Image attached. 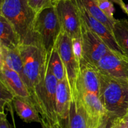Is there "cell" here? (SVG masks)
<instances>
[{
  "mask_svg": "<svg viewBox=\"0 0 128 128\" xmlns=\"http://www.w3.org/2000/svg\"><path fill=\"white\" fill-rule=\"evenodd\" d=\"M14 108L19 117L27 123L38 122L41 124V117L36 107L30 102L22 98L15 97L12 101Z\"/></svg>",
  "mask_w": 128,
  "mask_h": 128,
  "instance_id": "cell-17",
  "label": "cell"
},
{
  "mask_svg": "<svg viewBox=\"0 0 128 128\" xmlns=\"http://www.w3.org/2000/svg\"><path fill=\"white\" fill-rule=\"evenodd\" d=\"M62 30L72 39L81 37V19L76 0H60L55 4Z\"/></svg>",
  "mask_w": 128,
  "mask_h": 128,
  "instance_id": "cell-7",
  "label": "cell"
},
{
  "mask_svg": "<svg viewBox=\"0 0 128 128\" xmlns=\"http://www.w3.org/2000/svg\"><path fill=\"white\" fill-rule=\"evenodd\" d=\"M96 68L110 76L128 79V57L121 53L110 50L101 58Z\"/></svg>",
  "mask_w": 128,
  "mask_h": 128,
  "instance_id": "cell-10",
  "label": "cell"
},
{
  "mask_svg": "<svg viewBox=\"0 0 128 128\" xmlns=\"http://www.w3.org/2000/svg\"><path fill=\"white\" fill-rule=\"evenodd\" d=\"M34 31L39 44L46 53H51L62 31L55 6L46 8L38 13Z\"/></svg>",
  "mask_w": 128,
  "mask_h": 128,
  "instance_id": "cell-5",
  "label": "cell"
},
{
  "mask_svg": "<svg viewBox=\"0 0 128 128\" xmlns=\"http://www.w3.org/2000/svg\"><path fill=\"white\" fill-rule=\"evenodd\" d=\"M60 1V0H56V3L57 2V1Z\"/></svg>",
  "mask_w": 128,
  "mask_h": 128,
  "instance_id": "cell-32",
  "label": "cell"
},
{
  "mask_svg": "<svg viewBox=\"0 0 128 128\" xmlns=\"http://www.w3.org/2000/svg\"><path fill=\"white\" fill-rule=\"evenodd\" d=\"M76 1L78 7L80 18L82 22L91 31L98 35L112 51L123 54L118 45L112 31H110L102 23L92 17L86 10L81 0Z\"/></svg>",
  "mask_w": 128,
  "mask_h": 128,
  "instance_id": "cell-9",
  "label": "cell"
},
{
  "mask_svg": "<svg viewBox=\"0 0 128 128\" xmlns=\"http://www.w3.org/2000/svg\"><path fill=\"white\" fill-rule=\"evenodd\" d=\"M100 79L96 67L86 62L83 58L80 64V72L76 82L78 95L84 92H92L99 96Z\"/></svg>",
  "mask_w": 128,
  "mask_h": 128,
  "instance_id": "cell-11",
  "label": "cell"
},
{
  "mask_svg": "<svg viewBox=\"0 0 128 128\" xmlns=\"http://www.w3.org/2000/svg\"><path fill=\"white\" fill-rule=\"evenodd\" d=\"M64 128H90L87 114L78 97H71L68 121Z\"/></svg>",
  "mask_w": 128,
  "mask_h": 128,
  "instance_id": "cell-15",
  "label": "cell"
},
{
  "mask_svg": "<svg viewBox=\"0 0 128 128\" xmlns=\"http://www.w3.org/2000/svg\"><path fill=\"white\" fill-rule=\"evenodd\" d=\"M122 120H124V122L125 124H126V125H127L128 127V112L126 113V114L124 115V116L122 117Z\"/></svg>",
  "mask_w": 128,
  "mask_h": 128,
  "instance_id": "cell-30",
  "label": "cell"
},
{
  "mask_svg": "<svg viewBox=\"0 0 128 128\" xmlns=\"http://www.w3.org/2000/svg\"><path fill=\"white\" fill-rule=\"evenodd\" d=\"M112 2L116 3V4L120 5L121 8H122V10L124 11V12H125V11H126V5H125V3L123 2L122 0H112Z\"/></svg>",
  "mask_w": 128,
  "mask_h": 128,
  "instance_id": "cell-29",
  "label": "cell"
},
{
  "mask_svg": "<svg viewBox=\"0 0 128 128\" xmlns=\"http://www.w3.org/2000/svg\"><path fill=\"white\" fill-rule=\"evenodd\" d=\"M99 7L101 11L112 21H115L116 19L114 17V8L111 0H96Z\"/></svg>",
  "mask_w": 128,
  "mask_h": 128,
  "instance_id": "cell-23",
  "label": "cell"
},
{
  "mask_svg": "<svg viewBox=\"0 0 128 128\" xmlns=\"http://www.w3.org/2000/svg\"><path fill=\"white\" fill-rule=\"evenodd\" d=\"M0 46L11 49L18 48L21 45L20 36L10 21L0 15Z\"/></svg>",
  "mask_w": 128,
  "mask_h": 128,
  "instance_id": "cell-16",
  "label": "cell"
},
{
  "mask_svg": "<svg viewBox=\"0 0 128 128\" xmlns=\"http://www.w3.org/2000/svg\"><path fill=\"white\" fill-rule=\"evenodd\" d=\"M0 15L14 28L20 36L21 45H40L34 31L37 13L30 6L28 0H1Z\"/></svg>",
  "mask_w": 128,
  "mask_h": 128,
  "instance_id": "cell-1",
  "label": "cell"
},
{
  "mask_svg": "<svg viewBox=\"0 0 128 128\" xmlns=\"http://www.w3.org/2000/svg\"><path fill=\"white\" fill-rule=\"evenodd\" d=\"M0 65H4L21 75L22 61L20 49L0 46Z\"/></svg>",
  "mask_w": 128,
  "mask_h": 128,
  "instance_id": "cell-18",
  "label": "cell"
},
{
  "mask_svg": "<svg viewBox=\"0 0 128 128\" xmlns=\"http://www.w3.org/2000/svg\"><path fill=\"white\" fill-rule=\"evenodd\" d=\"M0 128H12L6 118L4 112H0Z\"/></svg>",
  "mask_w": 128,
  "mask_h": 128,
  "instance_id": "cell-27",
  "label": "cell"
},
{
  "mask_svg": "<svg viewBox=\"0 0 128 128\" xmlns=\"http://www.w3.org/2000/svg\"><path fill=\"white\" fill-rule=\"evenodd\" d=\"M98 72L99 97L104 107L110 115L122 117L128 112V79L114 77L99 70Z\"/></svg>",
  "mask_w": 128,
  "mask_h": 128,
  "instance_id": "cell-2",
  "label": "cell"
},
{
  "mask_svg": "<svg viewBox=\"0 0 128 128\" xmlns=\"http://www.w3.org/2000/svg\"><path fill=\"white\" fill-rule=\"evenodd\" d=\"M112 33L122 52L128 57V21L126 20H116Z\"/></svg>",
  "mask_w": 128,
  "mask_h": 128,
  "instance_id": "cell-19",
  "label": "cell"
},
{
  "mask_svg": "<svg viewBox=\"0 0 128 128\" xmlns=\"http://www.w3.org/2000/svg\"><path fill=\"white\" fill-rule=\"evenodd\" d=\"M55 46L64 67L66 78L70 87L71 97L78 99L76 82L80 72V63L74 54L72 38L62 30Z\"/></svg>",
  "mask_w": 128,
  "mask_h": 128,
  "instance_id": "cell-6",
  "label": "cell"
},
{
  "mask_svg": "<svg viewBox=\"0 0 128 128\" xmlns=\"http://www.w3.org/2000/svg\"><path fill=\"white\" fill-rule=\"evenodd\" d=\"M41 126H42V128H52L51 123L49 121H48V120L44 119L42 117H41Z\"/></svg>",
  "mask_w": 128,
  "mask_h": 128,
  "instance_id": "cell-28",
  "label": "cell"
},
{
  "mask_svg": "<svg viewBox=\"0 0 128 128\" xmlns=\"http://www.w3.org/2000/svg\"><path fill=\"white\" fill-rule=\"evenodd\" d=\"M111 1H112V0H111Z\"/></svg>",
  "mask_w": 128,
  "mask_h": 128,
  "instance_id": "cell-33",
  "label": "cell"
},
{
  "mask_svg": "<svg viewBox=\"0 0 128 128\" xmlns=\"http://www.w3.org/2000/svg\"><path fill=\"white\" fill-rule=\"evenodd\" d=\"M48 54L49 58V63L51 71L52 72L58 82L62 80L66 77V72L62 60L56 46L54 48L51 53Z\"/></svg>",
  "mask_w": 128,
  "mask_h": 128,
  "instance_id": "cell-21",
  "label": "cell"
},
{
  "mask_svg": "<svg viewBox=\"0 0 128 128\" xmlns=\"http://www.w3.org/2000/svg\"><path fill=\"white\" fill-rule=\"evenodd\" d=\"M0 82L8 87L16 97L27 100L34 105L30 92L21 75L5 65H0Z\"/></svg>",
  "mask_w": 128,
  "mask_h": 128,
  "instance_id": "cell-13",
  "label": "cell"
},
{
  "mask_svg": "<svg viewBox=\"0 0 128 128\" xmlns=\"http://www.w3.org/2000/svg\"><path fill=\"white\" fill-rule=\"evenodd\" d=\"M88 12L94 18L104 25L110 31L112 32L115 21L109 18L100 9L96 0H81Z\"/></svg>",
  "mask_w": 128,
  "mask_h": 128,
  "instance_id": "cell-20",
  "label": "cell"
},
{
  "mask_svg": "<svg viewBox=\"0 0 128 128\" xmlns=\"http://www.w3.org/2000/svg\"><path fill=\"white\" fill-rule=\"evenodd\" d=\"M29 3L36 13L46 8L54 6L56 0H28Z\"/></svg>",
  "mask_w": 128,
  "mask_h": 128,
  "instance_id": "cell-24",
  "label": "cell"
},
{
  "mask_svg": "<svg viewBox=\"0 0 128 128\" xmlns=\"http://www.w3.org/2000/svg\"><path fill=\"white\" fill-rule=\"evenodd\" d=\"M58 80L51 71L46 53L44 79L36 88L33 101L41 117L51 124L59 122L56 111V94Z\"/></svg>",
  "mask_w": 128,
  "mask_h": 128,
  "instance_id": "cell-4",
  "label": "cell"
},
{
  "mask_svg": "<svg viewBox=\"0 0 128 128\" xmlns=\"http://www.w3.org/2000/svg\"><path fill=\"white\" fill-rule=\"evenodd\" d=\"M71 94L67 78L58 82L56 94V111L59 122L64 128L67 125Z\"/></svg>",
  "mask_w": 128,
  "mask_h": 128,
  "instance_id": "cell-14",
  "label": "cell"
},
{
  "mask_svg": "<svg viewBox=\"0 0 128 128\" xmlns=\"http://www.w3.org/2000/svg\"><path fill=\"white\" fill-rule=\"evenodd\" d=\"M19 49L22 61L21 77L33 100L35 89L44 76L46 53L41 46L35 44L21 45Z\"/></svg>",
  "mask_w": 128,
  "mask_h": 128,
  "instance_id": "cell-3",
  "label": "cell"
},
{
  "mask_svg": "<svg viewBox=\"0 0 128 128\" xmlns=\"http://www.w3.org/2000/svg\"><path fill=\"white\" fill-rule=\"evenodd\" d=\"M88 118L90 128H98L108 114L100 97L92 92H84L78 95Z\"/></svg>",
  "mask_w": 128,
  "mask_h": 128,
  "instance_id": "cell-12",
  "label": "cell"
},
{
  "mask_svg": "<svg viewBox=\"0 0 128 128\" xmlns=\"http://www.w3.org/2000/svg\"><path fill=\"white\" fill-rule=\"evenodd\" d=\"M125 13L128 15V5H126V11H125Z\"/></svg>",
  "mask_w": 128,
  "mask_h": 128,
  "instance_id": "cell-31",
  "label": "cell"
},
{
  "mask_svg": "<svg viewBox=\"0 0 128 128\" xmlns=\"http://www.w3.org/2000/svg\"><path fill=\"white\" fill-rule=\"evenodd\" d=\"M72 48H73V52L76 60L80 64L82 58V40L81 37L78 38L72 39Z\"/></svg>",
  "mask_w": 128,
  "mask_h": 128,
  "instance_id": "cell-25",
  "label": "cell"
},
{
  "mask_svg": "<svg viewBox=\"0 0 128 128\" xmlns=\"http://www.w3.org/2000/svg\"><path fill=\"white\" fill-rule=\"evenodd\" d=\"M81 23L82 58L86 62L96 67L101 58L111 50L82 20Z\"/></svg>",
  "mask_w": 128,
  "mask_h": 128,
  "instance_id": "cell-8",
  "label": "cell"
},
{
  "mask_svg": "<svg viewBox=\"0 0 128 128\" xmlns=\"http://www.w3.org/2000/svg\"><path fill=\"white\" fill-rule=\"evenodd\" d=\"M116 117L107 114L98 128H114V124Z\"/></svg>",
  "mask_w": 128,
  "mask_h": 128,
  "instance_id": "cell-26",
  "label": "cell"
},
{
  "mask_svg": "<svg viewBox=\"0 0 128 128\" xmlns=\"http://www.w3.org/2000/svg\"><path fill=\"white\" fill-rule=\"evenodd\" d=\"M0 91H1V112H4V107L6 105H10V103L12 102L16 95L14 93L6 86L3 83L0 82Z\"/></svg>",
  "mask_w": 128,
  "mask_h": 128,
  "instance_id": "cell-22",
  "label": "cell"
}]
</instances>
